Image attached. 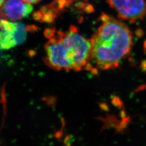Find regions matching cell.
<instances>
[{
	"label": "cell",
	"mask_w": 146,
	"mask_h": 146,
	"mask_svg": "<svg viewBox=\"0 0 146 146\" xmlns=\"http://www.w3.org/2000/svg\"><path fill=\"white\" fill-rule=\"evenodd\" d=\"M44 34L48 38L44 46L47 66L56 70H94L90 40L81 35L77 27L72 26L66 31L47 28Z\"/></svg>",
	"instance_id": "1"
},
{
	"label": "cell",
	"mask_w": 146,
	"mask_h": 146,
	"mask_svg": "<svg viewBox=\"0 0 146 146\" xmlns=\"http://www.w3.org/2000/svg\"><path fill=\"white\" fill-rule=\"evenodd\" d=\"M121 20L134 23L146 16V0H107Z\"/></svg>",
	"instance_id": "3"
},
{
	"label": "cell",
	"mask_w": 146,
	"mask_h": 146,
	"mask_svg": "<svg viewBox=\"0 0 146 146\" xmlns=\"http://www.w3.org/2000/svg\"><path fill=\"white\" fill-rule=\"evenodd\" d=\"M75 0H54L48 5L42 6L33 14V17L37 21L51 23L70 5Z\"/></svg>",
	"instance_id": "5"
},
{
	"label": "cell",
	"mask_w": 146,
	"mask_h": 146,
	"mask_svg": "<svg viewBox=\"0 0 146 146\" xmlns=\"http://www.w3.org/2000/svg\"><path fill=\"white\" fill-rule=\"evenodd\" d=\"M24 2L29 4H37L39 3L41 0H23Z\"/></svg>",
	"instance_id": "12"
},
{
	"label": "cell",
	"mask_w": 146,
	"mask_h": 146,
	"mask_svg": "<svg viewBox=\"0 0 146 146\" xmlns=\"http://www.w3.org/2000/svg\"><path fill=\"white\" fill-rule=\"evenodd\" d=\"M5 3V0H0V8Z\"/></svg>",
	"instance_id": "13"
},
{
	"label": "cell",
	"mask_w": 146,
	"mask_h": 146,
	"mask_svg": "<svg viewBox=\"0 0 146 146\" xmlns=\"http://www.w3.org/2000/svg\"><path fill=\"white\" fill-rule=\"evenodd\" d=\"M64 146H72V145H64Z\"/></svg>",
	"instance_id": "14"
},
{
	"label": "cell",
	"mask_w": 146,
	"mask_h": 146,
	"mask_svg": "<svg viewBox=\"0 0 146 146\" xmlns=\"http://www.w3.org/2000/svg\"><path fill=\"white\" fill-rule=\"evenodd\" d=\"M72 141V136L70 135L66 136L63 140V143L64 145H71Z\"/></svg>",
	"instance_id": "11"
},
{
	"label": "cell",
	"mask_w": 146,
	"mask_h": 146,
	"mask_svg": "<svg viewBox=\"0 0 146 146\" xmlns=\"http://www.w3.org/2000/svg\"><path fill=\"white\" fill-rule=\"evenodd\" d=\"M33 11L32 5L23 0H7L0 8V19L20 20L28 17Z\"/></svg>",
	"instance_id": "4"
},
{
	"label": "cell",
	"mask_w": 146,
	"mask_h": 146,
	"mask_svg": "<svg viewBox=\"0 0 146 146\" xmlns=\"http://www.w3.org/2000/svg\"><path fill=\"white\" fill-rule=\"evenodd\" d=\"M17 45L14 34L4 31H0L1 50H9Z\"/></svg>",
	"instance_id": "6"
},
{
	"label": "cell",
	"mask_w": 146,
	"mask_h": 146,
	"mask_svg": "<svg viewBox=\"0 0 146 146\" xmlns=\"http://www.w3.org/2000/svg\"><path fill=\"white\" fill-rule=\"evenodd\" d=\"M130 120L129 117L123 118L122 120L120 121L119 127L116 131V133H123L125 128L127 127Z\"/></svg>",
	"instance_id": "9"
},
{
	"label": "cell",
	"mask_w": 146,
	"mask_h": 146,
	"mask_svg": "<svg viewBox=\"0 0 146 146\" xmlns=\"http://www.w3.org/2000/svg\"><path fill=\"white\" fill-rule=\"evenodd\" d=\"M98 119L104 122V125L102 127L100 133H102L105 129L108 128L115 129L116 131L119 127L120 122L114 115H108L106 118L99 117Z\"/></svg>",
	"instance_id": "7"
},
{
	"label": "cell",
	"mask_w": 146,
	"mask_h": 146,
	"mask_svg": "<svg viewBox=\"0 0 146 146\" xmlns=\"http://www.w3.org/2000/svg\"><path fill=\"white\" fill-rule=\"evenodd\" d=\"M64 127V125H63V127L61 129V130L58 131H56L55 134H54V136L55 138H56L58 140H60L62 138L63 135V129Z\"/></svg>",
	"instance_id": "10"
},
{
	"label": "cell",
	"mask_w": 146,
	"mask_h": 146,
	"mask_svg": "<svg viewBox=\"0 0 146 146\" xmlns=\"http://www.w3.org/2000/svg\"><path fill=\"white\" fill-rule=\"evenodd\" d=\"M100 20L90 40L91 64L99 70L113 69L131 52L133 36L128 27L118 19L102 14Z\"/></svg>",
	"instance_id": "2"
},
{
	"label": "cell",
	"mask_w": 146,
	"mask_h": 146,
	"mask_svg": "<svg viewBox=\"0 0 146 146\" xmlns=\"http://www.w3.org/2000/svg\"><path fill=\"white\" fill-rule=\"evenodd\" d=\"M17 23L18 22H12L5 19H0V29L15 34L17 29Z\"/></svg>",
	"instance_id": "8"
}]
</instances>
